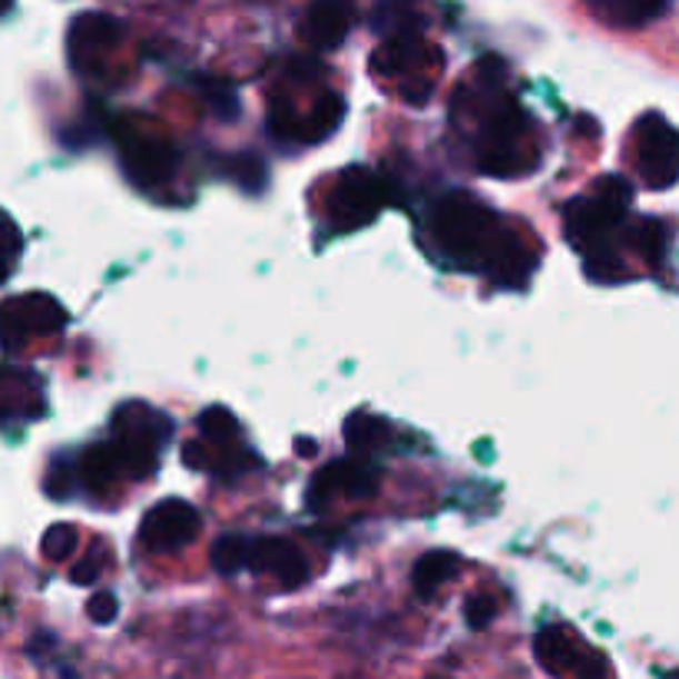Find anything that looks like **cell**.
<instances>
[{
  "mask_svg": "<svg viewBox=\"0 0 679 679\" xmlns=\"http://www.w3.org/2000/svg\"><path fill=\"white\" fill-rule=\"evenodd\" d=\"M428 229L455 266L501 286H523L537 269V256L523 246V236L475 196L451 192L438 199L428 209Z\"/></svg>",
  "mask_w": 679,
  "mask_h": 679,
  "instance_id": "6da1fadb",
  "label": "cell"
},
{
  "mask_svg": "<svg viewBox=\"0 0 679 679\" xmlns=\"http://www.w3.org/2000/svg\"><path fill=\"white\" fill-rule=\"evenodd\" d=\"M633 186L623 176H603L597 186L567 206V239L587 256V272L600 282L623 279L617 259V236L627 222Z\"/></svg>",
  "mask_w": 679,
  "mask_h": 679,
  "instance_id": "7a4b0ae2",
  "label": "cell"
},
{
  "mask_svg": "<svg viewBox=\"0 0 679 679\" xmlns=\"http://www.w3.org/2000/svg\"><path fill=\"white\" fill-rule=\"evenodd\" d=\"M485 73V70H481ZM488 77V73H485ZM501 80V77H498ZM495 77H488L485 87V110H478L471 103V110L478 113V127H475V163L478 170L491 172L510 179L517 172H527L530 167L520 160L523 153V137H527V113L510 100L508 93H501Z\"/></svg>",
  "mask_w": 679,
  "mask_h": 679,
  "instance_id": "3957f363",
  "label": "cell"
},
{
  "mask_svg": "<svg viewBox=\"0 0 679 679\" xmlns=\"http://www.w3.org/2000/svg\"><path fill=\"white\" fill-rule=\"evenodd\" d=\"M172 438V421L143 405V401H130L123 408H117L113 415V438L110 448L123 468V478H147L157 468V455L160 448Z\"/></svg>",
  "mask_w": 679,
  "mask_h": 679,
  "instance_id": "277c9868",
  "label": "cell"
},
{
  "mask_svg": "<svg viewBox=\"0 0 679 679\" xmlns=\"http://www.w3.org/2000/svg\"><path fill=\"white\" fill-rule=\"evenodd\" d=\"M67 326V312L53 296L30 292L20 299H7L0 306V348L17 351L30 339L57 336Z\"/></svg>",
  "mask_w": 679,
  "mask_h": 679,
  "instance_id": "5b68a950",
  "label": "cell"
},
{
  "mask_svg": "<svg viewBox=\"0 0 679 679\" xmlns=\"http://www.w3.org/2000/svg\"><path fill=\"white\" fill-rule=\"evenodd\" d=\"M385 202H388V186L381 182V176L351 167L336 179V189L329 199V222L336 232H351L371 222Z\"/></svg>",
  "mask_w": 679,
  "mask_h": 679,
  "instance_id": "8992f818",
  "label": "cell"
},
{
  "mask_svg": "<svg viewBox=\"0 0 679 679\" xmlns=\"http://www.w3.org/2000/svg\"><path fill=\"white\" fill-rule=\"evenodd\" d=\"M378 491V471L371 468V458H341L316 471L309 485V508L322 510L336 498H371Z\"/></svg>",
  "mask_w": 679,
  "mask_h": 679,
  "instance_id": "52a82bcc",
  "label": "cell"
},
{
  "mask_svg": "<svg viewBox=\"0 0 679 679\" xmlns=\"http://www.w3.org/2000/svg\"><path fill=\"white\" fill-rule=\"evenodd\" d=\"M199 537V510L182 498H167L157 508L147 510L140 523V543L153 553L182 550Z\"/></svg>",
  "mask_w": 679,
  "mask_h": 679,
  "instance_id": "ba28073f",
  "label": "cell"
},
{
  "mask_svg": "<svg viewBox=\"0 0 679 679\" xmlns=\"http://www.w3.org/2000/svg\"><path fill=\"white\" fill-rule=\"evenodd\" d=\"M123 37V23L110 13H80L67 30V57L77 73H90L100 57L117 50Z\"/></svg>",
  "mask_w": 679,
  "mask_h": 679,
  "instance_id": "9c48e42d",
  "label": "cell"
},
{
  "mask_svg": "<svg viewBox=\"0 0 679 679\" xmlns=\"http://www.w3.org/2000/svg\"><path fill=\"white\" fill-rule=\"evenodd\" d=\"M640 172L650 189H670L677 182V130L660 113L640 123Z\"/></svg>",
  "mask_w": 679,
  "mask_h": 679,
  "instance_id": "30bf717a",
  "label": "cell"
},
{
  "mask_svg": "<svg viewBox=\"0 0 679 679\" xmlns=\"http://www.w3.org/2000/svg\"><path fill=\"white\" fill-rule=\"evenodd\" d=\"M246 567L256 573H269L282 583V590H299L309 580V560L306 553L286 540V537H252Z\"/></svg>",
  "mask_w": 679,
  "mask_h": 679,
  "instance_id": "8fae6325",
  "label": "cell"
},
{
  "mask_svg": "<svg viewBox=\"0 0 679 679\" xmlns=\"http://www.w3.org/2000/svg\"><path fill=\"white\" fill-rule=\"evenodd\" d=\"M355 23V0H312L302 13L299 33L312 50H336Z\"/></svg>",
  "mask_w": 679,
  "mask_h": 679,
  "instance_id": "7c38bea8",
  "label": "cell"
},
{
  "mask_svg": "<svg viewBox=\"0 0 679 679\" xmlns=\"http://www.w3.org/2000/svg\"><path fill=\"white\" fill-rule=\"evenodd\" d=\"M172 150L167 143L153 140V137H143V133H130L123 143H120V163L123 170L130 172V179L143 189L170 179L172 170Z\"/></svg>",
  "mask_w": 679,
  "mask_h": 679,
  "instance_id": "4fadbf2b",
  "label": "cell"
},
{
  "mask_svg": "<svg viewBox=\"0 0 679 679\" xmlns=\"http://www.w3.org/2000/svg\"><path fill=\"white\" fill-rule=\"evenodd\" d=\"M40 381L23 368H0V418H40Z\"/></svg>",
  "mask_w": 679,
  "mask_h": 679,
  "instance_id": "5bb4252c",
  "label": "cell"
},
{
  "mask_svg": "<svg viewBox=\"0 0 679 679\" xmlns=\"http://www.w3.org/2000/svg\"><path fill=\"white\" fill-rule=\"evenodd\" d=\"M583 3L597 13V20L610 27H627V30L653 23L670 7V0H583Z\"/></svg>",
  "mask_w": 679,
  "mask_h": 679,
  "instance_id": "9a60e30c",
  "label": "cell"
},
{
  "mask_svg": "<svg viewBox=\"0 0 679 679\" xmlns=\"http://www.w3.org/2000/svg\"><path fill=\"white\" fill-rule=\"evenodd\" d=\"M458 573H461V557L455 550H428L411 567V587L421 600H431Z\"/></svg>",
  "mask_w": 679,
  "mask_h": 679,
  "instance_id": "2e32d148",
  "label": "cell"
},
{
  "mask_svg": "<svg viewBox=\"0 0 679 679\" xmlns=\"http://www.w3.org/2000/svg\"><path fill=\"white\" fill-rule=\"evenodd\" d=\"M533 657L553 677L580 673V663H577V653H573V637L567 630H560V627H543L533 637Z\"/></svg>",
  "mask_w": 679,
  "mask_h": 679,
  "instance_id": "e0dca14e",
  "label": "cell"
},
{
  "mask_svg": "<svg viewBox=\"0 0 679 679\" xmlns=\"http://www.w3.org/2000/svg\"><path fill=\"white\" fill-rule=\"evenodd\" d=\"M391 425L385 418H375V415H351L345 421V441L351 448V455L358 458H375L381 451L391 448Z\"/></svg>",
  "mask_w": 679,
  "mask_h": 679,
  "instance_id": "ac0fdd59",
  "label": "cell"
},
{
  "mask_svg": "<svg viewBox=\"0 0 679 679\" xmlns=\"http://www.w3.org/2000/svg\"><path fill=\"white\" fill-rule=\"evenodd\" d=\"M249 533H222L216 543H212V567L222 573V577H236L242 567H246V557H249Z\"/></svg>",
  "mask_w": 679,
  "mask_h": 679,
  "instance_id": "d6986e66",
  "label": "cell"
},
{
  "mask_svg": "<svg viewBox=\"0 0 679 679\" xmlns=\"http://www.w3.org/2000/svg\"><path fill=\"white\" fill-rule=\"evenodd\" d=\"M633 246L643 259L663 262L670 256V229L660 219H640V229L633 232Z\"/></svg>",
  "mask_w": 679,
  "mask_h": 679,
  "instance_id": "ffe728a7",
  "label": "cell"
},
{
  "mask_svg": "<svg viewBox=\"0 0 679 679\" xmlns=\"http://www.w3.org/2000/svg\"><path fill=\"white\" fill-rule=\"evenodd\" d=\"M196 428L202 431V438H206L209 445H226L229 435H239V421H236V415H232L229 408H219V405L206 408V411L196 418Z\"/></svg>",
  "mask_w": 679,
  "mask_h": 679,
  "instance_id": "44dd1931",
  "label": "cell"
},
{
  "mask_svg": "<svg viewBox=\"0 0 679 679\" xmlns=\"http://www.w3.org/2000/svg\"><path fill=\"white\" fill-rule=\"evenodd\" d=\"M20 249H23V236H20L17 222L0 212V286L10 279V272L20 259Z\"/></svg>",
  "mask_w": 679,
  "mask_h": 679,
  "instance_id": "7402d4cb",
  "label": "cell"
},
{
  "mask_svg": "<svg viewBox=\"0 0 679 679\" xmlns=\"http://www.w3.org/2000/svg\"><path fill=\"white\" fill-rule=\"evenodd\" d=\"M73 543H77V530L70 527V523H53L47 533H43V540H40V550H43V557L47 560H67L70 553H73Z\"/></svg>",
  "mask_w": 679,
  "mask_h": 679,
  "instance_id": "603a6c76",
  "label": "cell"
},
{
  "mask_svg": "<svg viewBox=\"0 0 679 679\" xmlns=\"http://www.w3.org/2000/svg\"><path fill=\"white\" fill-rule=\"evenodd\" d=\"M117 613H120V603H117V597H113V593H107V590L93 593V597H90V603H87V617H90L97 627L113 623V620H117Z\"/></svg>",
  "mask_w": 679,
  "mask_h": 679,
  "instance_id": "cb8c5ba5",
  "label": "cell"
},
{
  "mask_svg": "<svg viewBox=\"0 0 679 679\" xmlns=\"http://www.w3.org/2000/svg\"><path fill=\"white\" fill-rule=\"evenodd\" d=\"M498 613V603L491 597H478V600H468L465 603V620L475 627V630H485Z\"/></svg>",
  "mask_w": 679,
  "mask_h": 679,
  "instance_id": "d4e9b609",
  "label": "cell"
},
{
  "mask_svg": "<svg viewBox=\"0 0 679 679\" xmlns=\"http://www.w3.org/2000/svg\"><path fill=\"white\" fill-rule=\"evenodd\" d=\"M97 577H100V560H97V550H93L83 563L73 567L70 580H73L77 587H90V583H97Z\"/></svg>",
  "mask_w": 679,
  "mask_h": 679,
  "instance_id": "484cf974",
  "label": "cell"
},
{
  "mask_svg": "<svg viewBox=\"0 0 679 679\" xmlns=\"http://www.w3.org/2000/svg\"><path fill=\"white\" fill-rule=\"evenodd\" d=\"M296 451H299L302 458H306V455H316V441H312V438H299V448H296Z\"/></svg>",
  "mask_w": 679,
  "mask_h": 679,
  "instance_id": "4316f807",
  "label": "cell"
},
{
  "mask_svg": "<svg viewBox=\"0 0 679 679\" xmlns=\"http://www.w3.org/2000/svg\"><path fill=\"white\" fill-rule=\"evenodd\" d=\"M10 7H13V0H0V17H3V13H7Z\"/></svg>",
  "mask_w": 679,
  "mask_h": 679,
  "instance_id": "83f0119b",
  "label": "cell"
}]
</instances>
